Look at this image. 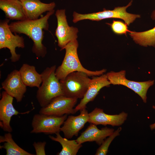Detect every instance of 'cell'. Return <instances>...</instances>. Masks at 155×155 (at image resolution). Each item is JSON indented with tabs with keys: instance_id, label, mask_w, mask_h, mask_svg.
I'll return each instance as SVG.
<instances>
[{
	"instance_id": "cell-16",
	"label": "cell",
	"mask_w": 155,
	"mask_h": 155,
	"mask_svg": "<svg viewBox=\"0 0 155 155\" xmlns=\"http://www.w3.org/2000/svg\"><path fill=\"white\" fill-rule=\"evenodd\" d=\"M114 131V129L113 128L107 127L100 129L96 125L90 123L75 140L80 144L88 142H95L98 145H100L104 140Z\"/></svg>"
},
{
	"instance_id": "cell-3",
	"label": "cell",
	"mask_w": 155,
	"mask_h": 155,
	"mask_svg": "<svg viewBox=\"0 0 155 155\" xmlns=\"http://www.w3.org/2000/svg\"><path fill=\"white\" fill-rule=\"evenodd\" d=\"M56 66L46 67L41 73L42 84L38 88L36 98L42 107L47 105L54 98L63 95L60 80L55 75Z\"/></svg>"
},
{
	"instance_id": "cell-22",
	"label": "cell",
	"mask_w": 155,
	"mask_h": 155,
	"mask_svg": "<svg viewBox=\"0 0 155 155\" xmlns=\"http://www.w3.org/2000/svg\"><path fill=\"white\" fill-rule=\"evenodd\" d=\"M129 34L136 44L144 47L151 46L155 48V26L144 32L131 31Z\"/></svg>"
},
{
	"instance_id": "cell-12",
	"label": "cell",
	"mask_w": 155,
	"mask_h": 155,
	"mask_svg": "<svg viewBox=\"0 0 155 155\" xmlns=\"http://www.w3.org/2000/svg\"><path fill=\"white\" fill-rule=\"evenodd\" d=\"M13 97L8 94L5 91L1 94V98L0 100V126L3 130L8 132L12 131L10 125L11 117L17 115L20 113L14 108L13 104Z\"/></svg>"
},
{
	"instance_id": "cell-14",
	"label": "cell",
	"mask_w": 155,
	"mask_h": 155,
	"mask_svg": "<svg viewBox=\"0 0 155 155\" xmlns=\"http://www.w3.org/2000/svg\"><path fill=\"white\" fill-rule=\"evenodd\" d=\"M111 84L106 74L93 76L83 97L74 108L75 113L78 111L86 108L87 104L94 100L102 88L109 87Z\"/></svg>"
},
{
	"instance_id": "cell-17",
	"label": "cell",
	"mask_w": 155,
	"mask_h": 155,
	"mask_svg": "<svg viewBox=\"0 0 155 155\" xmlns=\"http://www.w3.org/2000/svg\"><path fill=\"white\" fill-rule=\"evenodd\" d=\"M27 19H38L43 13L54 9L55 6L54 2L46 3L40 0H25L21 1Z\"/></svg>"
},
{
	"instance_id": "cell-26",
	"label": "cell",
	"mask_w": 155,
	"mask_h": 155,
	"mask_svg": "<svg viewBox=\"0 0 155 155\" xmlns=\"http://www.w3.org/2000/svg\"><path fill=\"white\" fill-rule=\"evenodd\" d=\"M152 108L155 110V106L153 105L152 106ZM150 127L152 130L154 129H155V122L154 123L150 125Z\"/></svg>"
},
{
	"instance_id": "cell-9",
	"label": "cell",
	"mask_w": 155,
	"mask_h": 155,
	"mask_svg": "<svg viewBox=\"0 0 155 155\" xmlns=\"http://www.w3.org/2000/svg\"><path fill=\"white\" fill-rule=\"evenodd\" d=\"M65 9H58L55 15L57 20V27L55 35L58 39V46L61 50L70 42L77 39L78 29L73 26H69L68 24Z\"/></svg>"
},
{
	"instance_id": "cell-21",
	"label": "cell",
	"mask_w": 155,
	"mask_h": 155,
	"mask_svg": "<svg viewBox=\"0 0 155 155\" xmlns=\"http://www.w3.org/2000/svg\"><path fill=\"white\" fill-rule=\"evenodd\" d=\"M4 142L3 145L0 146L1 149L6 150V155H33L19 146L14 141L10 132L5 134L4 136H0V143Z\"/></svg>"
},
{
	"instance_id": "cell-4",
	"label": "cell",
	"mask_w": 155,
	"mask_h": 155,
	"mask_svg": "<svg viewBox=\"0 0 155 155\" xmlns=\"http://www.w3.org/2000/svg\"><path fill=\"white\" fill-rule=\"evenodd\" d=\"M91 79L85 73L75 71L60 80L63 95L69 98H82L86 92Z\"/></svg>"
},
{
	"instance_id": "cell-5",
	"label": "cell",
	"mask_w": 155,
	"mask_h": 155,
	"mask_svg": "<svg viewBox=\"0 0 155 155\" xmlns=\"http://www.w3.org/2000/svg\"><path fill=\"white\" fill-rule=\"evenodd\" d=\"M132 2L131 1L126 6L116 7L113 10L104 9L102 11L86 14H81L74 12L73 15V21L75 23L84 20L99 21L106 19L116 18L123 20L125 23L129 26L137 18L140 17V15L133 14L127 12V9L131 5Z\"/></svg>"
},
{
	"instance_id": "cell-10",
	"label": "cell",
	"mask_w": 155,
	"mask_h": 155,
	"mask_svg": "<svg viewBox=\"0 0 155 155\" xmlns=\"http://www.w3.org/2000/svg\"><path fill=\"white\" fill-rule=\"evenodd\" d=\"M78 99L61 95L53 98L45 106L42 107L39 113L47 115L61 116L75 113L74 107Z\"/></svg>"
},
{
	"instance_id": "cell-2",
	"label": "cell",
	"mask_w": 155,
	"mask_h": 155,
	"mask_svg": "<svg viewBox=\"0 0 155 155\" xmlns=\"http://www.w3.org/2000/svg\"><path fill=\"white\" fill-rule=\"evenodd\" d=\"M78 43L77 39L69 43L65 47V53L61 65L56 68L55 75L59 80H63L71 73L75 71L83 72L90 77L100 76L106 71V69L91 71L84 68L81 63L78 56Z\"/></svg>"
},
{
	"instance_id": "cell-28",
	"label": "cell",
	"mask_w": 155,
	"mask_h": 155,
	"mask_svg": "<svg viewBox=\"0 0 155 155\" xmlns=\"http://www.w3.org/2000/svg\"><path fill=\"white\" fill-rule=\"evenodd\" d=\"M19 0L20 1H23V0Z\"/></svg>"
},
{
	"instance_id": "cell-11",
	"label": "cell",
	"mask_w": 155,
	"mask_h": 155,
	"mask_svg": "<svg viewBox=\"0 0 155 155\" xmlns=\"http://www.w3.org/2000/svg\"><path fill=\"white\" fill-rule=\"evenodd\" d=\"M1 85L5 91L15 98L17 102L22 101L27 90V86L23 82L19 71L16 69L8 75Z\"/></svg>"
},
{
	"instance_id": "cell-15",
	"label": "cell",
	"mask_w": 155,
	"mask_h": 155,
	"mask_svg": "<svg viewBox=\"0 0 155 155\" xmlns=\"http://www.w3.org/2000/svg\"><path fill=\"white\" fill-rule=\"evenodd\" d=\"M127 116V113L124 112H122L118 115L107 114L104 112L103 109L96 108L89 113L88 122L96 125H110L113 127L119 126L124 123Z\"/></svg>"
},
{
	"instance_id": "cell-19",
	"label": "cell",
	"mask_w": 155,
	"mask_h": 155,
	"mask_svg": "<svg viewBox=\"0 0 155 155\" xmlns=\"http://www.w3.org/2000/svg\"><path fill=\"white\" fill-rule=\"evenodd\" d=\"M19 71L23 82L26 86L40 87L42 83V75L37 72L34 66L24 64Z\"/></svg>"
},
{
	"instance_id": "cell-23",
	"label": "cell",
	"mask_w": 155,
	"mask_h": 155,
	"mask_svg": "<svg viewBox=\"0 0 155 155\" xmlns=\"http://www.w3.org/2000/svg\"><path fill=\"white\" fill-rule=\"evenodd\" d=\"M121 129V127H119L117 130L114 131L112 134L108 136V138L105 139L100 147L97 150L95 155H106L110 144L115 138L119 135Z\"/></svg>"
},
{
	"instance_id": "cell-1",
	"label": "cell",
	"mask_w": 155,
	"mask_h": 155,
	"mask_svg": "<svg viewBox=\"0 0 155 155\" xmlns=\"http://www.w3.org/2000/svg\"><path fill=\"white\" fill-rule=\"evenodd\" d=\"M54 11V9L48 11L45 16L37 19H26L9 24L12 32L25 34L32 40L33 42L32 51L37 58H43L46 54V48L42 43L44 34L43 30H48V20Z\"/></svg>"
},
{
	"instance_id": "cell-25",
	"label": "cell",
	"mask_w": 155,
	"mask_h": 155,
	"mask_svg": "<svg viewBox=\"0 0 155 155\" xmlns=\"http://www.w3.org/2000/svg\"><path fill=\"white\" fill-rule=\"evenodd\" d=\"M46 144L45 142H34L33 145L35 149L36 155H46L45 147Z\"/></svg>"
},
{
	"instance_id": "cell-18",
	"label": "cell",
	"mask_w": 155,
	"mask_h": 155,
	"mask_svg": "<svg viewBox=\"0 0 155 155\" xmlns=\"http://www.w3.org/2000/svg\"><path fill=\"white\" fill-rule=\"evenodd\" d=\"M0 9L9 20L22 21L27 19L22 3L18 0H0Z\"/></svg>"
},
{
	"instance_id": "cell-24",
	"label": "cell",
	"mask_w": 155,
	"mask_h": 155,
	"mask_svg": "<svg viewBox=\"0 0 155 155\" xmlns=\"http://www.w3.org/2000/svg\"><path fill=\"white\" fill-rule=\"evenodd\" d=\"M110 25L113 31L116 34H126L127 32L131 31L128 29L127 25L121 21L113 20Z\"/></svg>"
},
{
	"instance_id": "cell-20",
	"label": "cell",
	"mask_w": 155,
	"mask_h": 155,
	"mask_svg": "<svg viewBox=\"0 0 155 155\" xmlns=\"http://www.w3.org/2000/svg\"><path fill=\"white\" fill-rule=\"evenodd\" d=\"M59 133L55 134V137L51 135L49 136V138L52 140L59 142L62 146L61 150L57 154L76 155L79 149L82 146V144L78 143L75 140H69L65 137L63 138Z\"/></svg>"
},
{
	"instance_id": "cell-6",
	"label": "cell",
	"mask_w": 155,
	"mask_h": 155,
	"mask_svg": "<svg viewBox=\"0 0 155 155\" xmlns=\"http://www.w3.org/2000/svg\"><path fill=\"white\" fill-rule=\"evenodd\" d=\"M126 71L122 70L119 72L111 71L106 74L111 84L122 85L130 88L137 94L143 102L147 101V93L149 88L154 84V80H149L144 82H136L127 79Z\"/></svg>"
},
{
	"instance_id": "cell-7",
	"label": "cell",
	"mask_w": 155,
	"mask_h": 155,
	"mask_svg": "<svg viewBox=\"0 0 155 155\" xmlns=\"http://www.w3.org/2000/svg\"><path fill=\"white\" fill-rule=\"evenodd\" d=\"M9 20H1L0 22V49L7 48L11 54L10 59L13 62L18 61L20 55L16 51L17 47H25L24 39L16 34L14 35L10 30L8 23Z\"/></svg>"
},
{
	"instance_id": "cell-8",
	"label": "cell",
	"mask_w": 155,
	"mask_h": 155,
	"mask_svg": "<svg viewBox=\"0 0 155 155\" xmlns=\"http://www.w3.org/2000/svg\"><path fill=\"white\" fill-rule=\"evenodd\" d=\"M67 115L61 116L41 114L35 115L33 118L30 133H43L46 134L59 132L61 126L67 117Z\"/></svg>"
},
{
	"instance_id": "cell-27",
	"label": "cell",
	"mask_w": 155,
	"mask_h": 155,
	"mask_svg": "<svg viewBox=\"0 0 155 155\" xmlns=\"http://www.w3.org/2000/svg\"><path fill=\"white\" fill-rule=\"evenodd\" d=\"M151 18L152 20H155V9L153 11L152 13Z\"/></svg>"
},
{
	"instance_id": "cell-13",
	"label": "cell",
	"mask_w": 155,
	"mask_h": 155,
	"mask_svg": "<svg viewBox=\"0 0 155 155\" xmlns=\"http://www.w3.org/2000/svg\"><path fill=\"white\" fill-rule=\"evenodd\" d=\"M80 111V114L78 115L69 116L61 127L60 131L63 133L65 137L68 139L74 136H77L80 131L88 122L89 113L86 108L82 109Z\"/></svg>"
}]
</instances>
